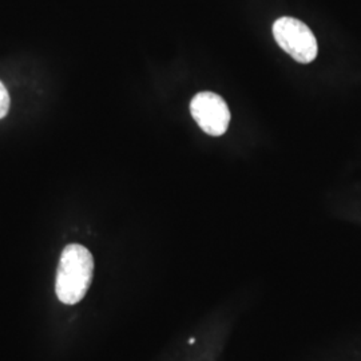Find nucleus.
<instances>
[{
    "label": "nucleus",
    "mask_w": 361,
    "mask_h": 361,
    "mask_svg": "<svg viewBox=\"0 0 361 361\" xmlns=\"http://www.w3.org/2000/svg\"><path fill=\"white\" fill-rule=\"evenodd\" d=\"M94 273V258L85 246H66L56 271L55 292L59 301L74 305L86 296Z\"/></svg>",
    "instance_id": "1"
},
{
    "label": "nucleus",
    "mask_w": 361,
    "mask_h": 361,
    "mask_svg": "<svg viewBox=\"0 0 361 361\" xmlns=\"http://www.w3.org/2000/svg\"><path fill=\"white\" fill-rule=\"evenodd\" d=\"M273 37L277 44L300 63H310L316 59L319 46L310 27L296 18L283 16L273 25Z\"/></svg>",
    "instance_id": "2"
},
{
    "label": "nucleus",
    "mask_w": 361,
    "mask_h": 361,
    "mask_svg": "<svg viewBox=\"0 0 361 361\" xmlns=\"http://www.w3.org/2000/svg\"><path fill=\"white\" fill-rule=\"evenodd\" d=\"M190 113L202 131L219 137L226 133L231 122V111L219 94L202 91L190 102Z\"/></svg>",
    "instance_id": "3"
},
{
    "label": "nucleus",
    "mask_w": 361,
    "mask_h": 361,
    "mask_svg": "<svg viewBox=\"0 0 361 361\" xmlns=\"http://www.w3.org/2000/svg\"><path fill=\"white\" fill-rule=\"evenodd\" d=\"M10 109V95L8 91L4 87V85L0 82V119L7 116Z\"/></svg>",
    "instance_id": "4"
}]
</instances>
